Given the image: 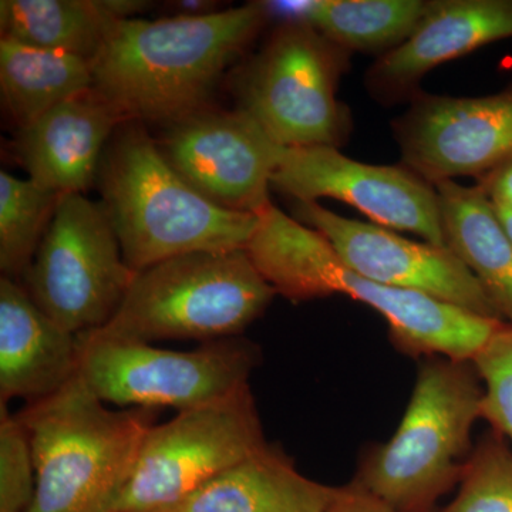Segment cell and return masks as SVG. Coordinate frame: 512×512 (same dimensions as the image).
Here are the masks:
<instances>
[{"label": "cell", "mask_w": 512, "mask_h": 512, "mask_svg": "<svg viewBox=\"0 0 512 512\" xmlns=\"http://www.w3.org/2000/svg\"><path fill=\"white\" fill-rule=\"evenodd\" d=\"M266 20L261 2L197 18L116 20L92 60L93 89L126 121L171 126L205 109Z\"/></svg>", "instance_id": "obj_1"}, {"label": "cell", "mask_w": 512, "mask_h": 512, "mask_svg": "<svg viewBox=\"0 0 512 512\" xmlns=\"http://www.w3.org/2000/svg\"><path fill=\"white\" fill-rule=\"evenodd\" d=\"M245 252L262 278L286 299L303 302L339 293L375 309L389 325L394 346L409 356L473 362L503 325L433 296L357 274L319 232L274 204L259 214Z\"/></svg>", "instance_id": "obj_2"}, {"label": "cell", "mask_w": 512, "mask_h": 512, "mask_svg": "<svg viewBox=\"0 0 512 512\" xmlns=\"http://www.w3.org/2000/svg\"><path fill=\"white\" fill-rule=\"evenodd\" d=\"M96 185L134 272L191 252L245 249L258 225V215L225 210L188 184L140 121L117 128Z\"/></svg>", "instance_id": "obj_3"}, {"label": "cell", "mask_w": 512, "mask_h": 512, "mask_svg": "<svg viewBox=\"0 0 512 512\" xmlns=\"http://www.w3.org/2000/svg\"><path fill=\"white\" fill-rule=\"evenodd\" d=\"M157 410L110 409L77 373L16 413L28 434L36 490L28 512H114Z\"/></svg>", "instance_id": "obj_4"}, {"label": "cell", "mask_w": 512, "mask_h": 512, "mask_svg": "<svg viewBox=\"0 0 512 512\" xmlns=\"http://www.w3.org/2000/svg\"><path fill=\"white\" fill-rule=\"evenodd\" d=\"M483 400L473 362L429 357L399 427L367 451L353 483L394 512H437L473 453L471 431L483 419Z\"/></svg>", "instance_id": "obj_5"}, {"label": "cell", "mask_w": 512, "mask_h": 512, "mask_svg": "<svg viewBox=\"0 0 512 512\" xmlns=\"http://www.w3.org/2000/svg\"><path fill=\"white\" fill-rule=\"evenodd\" d=\"M275 295L245 249L191 252L136 272L119 311L101 329L148 343L238 338Z\"/></svg>", "instance_id": "obj_6"}, {"label": "cell", "mask_w": 512, "mask_h": 512, "mask_svg": "<svg viewBox=\"0 0 512 512\" xmlns=\"http://www.w3.org/2000/svg\"><path fill=\"white\" fill-rule=\"evenodd\" d=\"M79 376L106 404L121 409H194L249 384L258 346L238 336L194 350L156 348L106 329L77 335Z\"/></svg>", "instance_id": "obj_7"}, {"label": "cell", "mask_w": 512, "mask_h": 512, "mask_svg": "<svg viewBox=\"0 0 512 512\" xmlns=\"http://www.w3.org/2000/svg\"><path fill=\"white\" fill-rule=\"evenodd\" d=\"M348 62V50L318 30L282 23L238 74V109L278 146L338 148L349 134L336 96Z\"/></svg>", "instance_id": "obj_8"}, {"label": "cell", "mask_w": 512, "mask_h": 512, "mask_svg": "<svg viewBox=\"0 0 512 512\" xmlns=\"http://www.w3.org/2000/svg\"><path fill=\"white\" fill-rule=\"evenodd\" d=\"M249 384L148 429L114 512H171L268 447Z\"/></svg>", "instance_id": "obj_9"}, {"label": "cell", "mask_w": 512, "mask_h": 512, "mask_svg": "<svg viewBox=\"0 0 512 512\" xmlns=\"http://www.w3.org/2000/svg\"><path fill=\"white\" fill-rule=\"evenodd\" d=\"M134 276L103 202L67 194L20 284L49 318L82 335L109 325Z\"/></svg>", "instance_id": "obj_10"}, {"label": "cell", "mask_w": 512, "mask_h": 512, "mask_svg": "<svg viewBox=\"0 0 512 512\" xmlns=\"http://www.w3.org/2000/svg\"><path fill=\"white\" fill-rule=\"evenodd\" d=\"M272 187L295 202L333 198L373 224L446 247L436 188L406 167L359 163L336 147H279Z\"/></svg>", "instance_id": "obj_11"}, {"label": "cell", "mask_w": 512, "mask_h": 512, "mask_svg": "<svg viewBox=\"0 0 512 512\" xmlns=\"http://www.w3.org/2000/svg\"><path fill=\"white\" fill-rule=\"evenodd\" d=\"M295 214L299 222L319 232L357 274L501 320L476 276L450 248L412 241L373 222L349 220L318 202H295Z\"/></svg>", "instance_id": "obj_12"}, {"label": "cell", "mask_w": 512, "mask_h": 512, "mask_svg": "<svg viewBox=\"0 0 512 512\" xmlns=\"http://www.w3.org/2000/svg\"><path fill=\"white\" fill-rule=\"evenodd\" d=\"M158 146L188 184L225 210L258 215L272 204L281 146L244 111H197L168 126Z\"/></svg>", "instance_id": "obj_13"}, {"label": "cell", "mask_w": 512, "mask_h": 512, "mask_svg": "<svg viewBox=\"0 0 512 512\" xmlns=\"http://www.w3.org/2000/svg\"><path fill=\"white\" fill-rule=\"evenodd\" d=\"M406 168L431 184L484 177L512 158V87L481 97H414L394 123Z\"/></svg>", "instance_id": "obj_14"}, {"label": "cell", "mask_w": 512, "mask_h": 512, "mask_svg": "<svg viewBox=\"0 0 512 512\" xmlns=\"http://www.w3.org/2000/svg\"><path fill=\"white\" fill-rule=\"evenodd\" d=\"M512 37V0H436L402 45L383 53L367 72L380 100L417 96V84L440 64Z\"/></svg>", "instance_id": "obj_15"}, {"label": "cell", "mask_w": 512, "mask_h": 512, "mask_svg": "<svg viewBox=\"0 0 512 512\" xmlns=\"http://www.w3.org/2000/svg\"><path fill=\"white\" fill-rule=\"evenodd\" d=\"M126 120L89 89L18 130L16 156L29 180L56 194H84L96 184L101 158Z\"/></svg>", "instance_id": "obj_16"}, {"label": "cell", "mask_w": 512, "mask_h": 512, "mask_svg": "<svg viewBox=\"0 0 512 512\" xmlns=\"http://www.w3.org/2000/svg\"><path fill=\"white\" fill-rule=\"evenodd\" d=\"M79 373V340L33 302L20 282L0 279V404L33 403Z\"/></svg>", "instance_id": "obj_17"}, {"label": "cell", "mask_w": 512, "mask_h": 512, "mask_svg": "<svg viewBox=\"0 0 512 512\" xmlns=\"http://www.w3.org/2000/svg\"><path fill=\"white\" fill-rule=\"evenodd\" d=\"M336 487L303 476L269 444L214 478L171 512H329Z\"/></svg>", "instance_id": "obj_18"}, {"label": "cell", "mask_w": 512, "mask_h": 512, "mask_svg": "<svg viewBox=\"0 0 512 512\" xmlns=\"http://www.w3.org/2000/svg\"><path fill=\"white\" fill-rule=\"evenodd\" d=\"M446 247L476 276L504 323L512 325V241L478 185L434 184Z\"/></svg>", "instance_id": "obj_19"}, {"label": "cell", "mask_w": 512, "mask_h": 512, "mask_svg": "<svg viewBox=\"0 0 512 512\" xmlns=\"http://www.w3.org/2000/svg\"><path fill=\"white\" fill-rule=\"evenodd\" d=\"M143 0H2L5 39L92 60L116 20L136 18Z\"/></svg>", "instance_id": "obj_20"}, {"label": "cell", "mask_w": 512, "mask_h": 512, "mask_svg": "<svg viewBox=\"0 0 512 512\" xmlns=\"http://www.w3.org/2000/svg\"><path fill=\"white\" fill-rule=\"evenodd\" d=\"M266 15L299 23L343 49L390 52L402 45L429 9L421 0H275L261 2Z\"/></svg>", "instance_id": "obj_21"}, {"label": "cell", "mask_w": 512, "mask_h": 512, "mask_svg": "<svg viewBox=\"0 0 512 512\" xmlns=\"http://www.w3.org/2000/svg\"><path fill=\"white\" fill-rule=\"evenodd\" d=\"M92 87L90 60L0 39V92L18 130Z\"/></svg>", "instance_id": "obj_22"}, {"label": "cell", "mask_w": 512, "mask_h": 512, "mask_svg": "<svg viewBox=\"0 0 512 512\" xmlns=\"http://www.w3.org/2000/svg\"><path fill=\"white\" fill-rule=\"evenodd\" d=\"M63 195L0 171V269L22 279Z\"/></svg>", "instance_id": "obj_23"}, {"label": "cell", "mask_w": 512, "mask_h": 512, "mask_svg": "<svg viewBox=\"0 0 512 512\" xmlns=\"http://www.w3.org/2000/svg\"><path fill=\"white\" fill-rule=\"evenodd\" d=\"M437 512H512V451L495 430L473 448L453 501Z\"/></svg>", "instance_id": "obj_24"}, {"label": "cell", "mask_w": 512, "mask_h": 512, "mask_svg": "<svg viewBox=\"0 0 512 512\" xmlns=\"http://www.w3.org/2000/svg\"><path fill=\"white\" fill-rule=\"evenodd\" d=\"M36 470L28 434L16 414L0 404V512H28Z\"/></svg>", "instance_id": "obj_25"}, {"label": "cell", "mask_w": 512, "mask_h": 512, "mask_svg": "<svg viewBox=\"0 0 512 512\" xmlns=\"http://www.w3.org/2000/svg\"><path fill=\"white\" fill-rule=\"evenodd\" d=\"M477 372L484 383L483 419L512 443V372L505 369Z\"/></svg>", "instance_id": "obj_26"}, {"label": "cell", "mask_w": 512, "mask_h": 512, "mask_svg": "<svg viewBox=\"0 0 512 512\" xmlns=\"http://www.w3.org/2000/svg\"><path fill=\"white\" fill-rule=\"evenodd\" d=\"M473 363L477 370L505 369L512 372V325L503 323Z\"/></svg>", "instance_id": "obj_27"}, {"label": "cell", "mask_w": 512, "mask_h": 512, "mask_svg": "<svg viewBox=\"0 0 512 512\" xmlns=\"http://www.w3.org/2000/svg\"><path fill=\"white\" fill-rule=\"evenodd\" d=\"M477 185L487 195L495 210L512 214V158L491 173L478 178Z\"/></svg>", "instance_id": "obj_28"}, {"label": "cell", "mask_w": 512, "mask_h": 512, "mask_svg": "<svg viewBox=\"0 0 512 512\" xmlns=\"http://www.w3.org/2000/svg\"><path fill=\"white\" fill-rule=\"evenodd\" d=\"M329 512H394L372 495L367 494L356 483L336 487L335 500Z\"/></svg>", "instance_id": "obj_29"}, {"label": "cell", "mask_w": 512, "mask_h": 512, "mask_svg": "<svg viewBox=\"0 0 512 512\" xmlns=\"http://www.w3.org/2000/svg\"><path fill=\"white\" fill-rule=\"evenodd\" d=\"M217 5V2H211V0H181V2L168 3V6L175 10L173 16H184V18H197V16L220 12L215 10Z\"/></svg>", "instance_id": "obj_30"}, {"label": "cell", "mask_w": 512, "mask_h": 512, "mask_svg": "<svg viewBox=\"0 0 512 512\" xmlns=\"http://www.w3.org/2000/svg\"><path fill=\"white\" fill-rule=\"evenodd\" d=\"M495 210V208H494ZM497 212L498 218H500L501 224H503V227L505 231H507L508 237L511 238L512 241V214L511 212L507 211H500L495 210Z\"/></svg>", "instance_id": "obj_31"}]
</instances>
